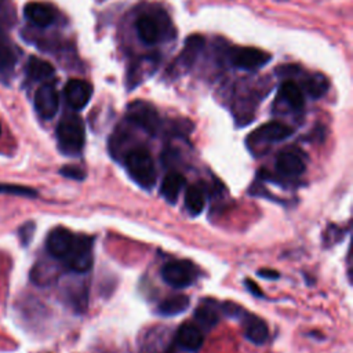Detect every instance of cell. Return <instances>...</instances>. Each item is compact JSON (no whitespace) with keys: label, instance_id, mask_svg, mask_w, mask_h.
<instances>
[{"label":"cell","instance_id":"17","mask_svg":"<svg viewBox=\"0 0 353 353\" xmlns=\"http://www.w3.org/2000/svg\"><path fill=\"white\" fill-rule=\"evenodd\" d=\"M15 63L17 52L6 33L0 29V76H10Z\"/></svg>","mask_w":353,"mask_h":353},{"label":"cell","instance_id":"8","mask_svg":"<svg viewBox=\"0 0 353 353\" xmlns=\"http://www.w3.org/2000/svg\"><path fill=\"white\" fill-rule=\"evenodd\" d=\"M74 237L76 234H73L69 229L57 226L48 233L46 240V248L52 258L63 259L72 248Z\"/></svg>","mask_w":353,"mask_h":353},{"label":"cell","instance_id":"18","mask_svg":"<svg viewBox=\"0 0 353 353\" xmlns=\"http://www.w3.org/2000/svg\"><path fill=\"white\" fill-rule=\"evenodd\" d=\"M205 205V194L201 186L199 185H192L186 189L185 193V207L189 211L190 215L196 216L201 214Z\"/></svg>","mask_w":353,"mask_h":353},{"label":"cell","instance_id":"25","mask_svg":"<svg viewBox=\"0 0 353 353\" xmlns=\"http://www.w3.org/2000/svg\"><path fill=\"white\" fill-rule=\"evenodd\" d=\"M1 194H14L22 197H37V192L29 186L14 185V183H0Z\"/></svg>","mask_w":353,"mask_h":353},{"label":"cell","instance_id":"1","mask_svg":"<svg viewBox=\"0 0 353 353\" xmlns=\"http://www.w3.org/2000/svg\"><path fill=\"white\" fill-rule=\"evenodd\" d=\"M57 141L63 154H80L85 142V128L81 117L77 114L63 116L57 125Z\"/></svg>","mask_w":353,"mask_h":353},{"label":"cell","instance_id":"31","mask_svg":"<svg viewBox=\"0 0 353 353\" xmlns=\"http://www.w3.org/2000/svg\"><path fill=\"white\" fill-rule=\"evenodd\" d=\"M1 3H3V0H0V6H1Z\"/></svg>","mask_w":353,"mask_h":353},{"label":"cell","instance_id":"13","mask_svg":"<svg viewBox=\"0 0 353 353\" xmlns=\"http://www.w3.org/2000/svg\"><path fill=\"white\" fill-rule=\"evenodd\" d=\"M23 14L32 23L40 28L51 25L55 19V10L50 4L40 1L28 3L23 8Z\"/></svg>","mask_w":353,"mask_h":353},{"label":"cell","instance_id":"28","mask_svg":"<svg viewBox=\"0 0 353 353\" xmlns=\"http://www.w3.org/2000/svg\"><path fill=\"white\" fill-rule=\"evenodd\" d=\"M258 276L263 277V279H269V280H276V279H279L280 274H279V272H276L273 269H261L258 272Z\"/></svg>","mask_w":353,"mask_h":353},{"label":"cell","instance_id":"14","mask_svg":"<svg viewBox=\"0 0 353 353\" xmlns=\"http://www.w3.org/2000/svg\"><path fill=\"white\" fill-rule=\"evenodd\" d=\"M175 339L181 347L192 350V352H197L204 342V336H203L200 328L192 323H183L178 328Z\"/></svg>","mask_w":353,"mask_h":353},{"label":"cell","instance_id":"24","mask_svg":"<svg viewBox=\"0 0 353 353\" xmlns=\"http://www.w3.org/2000/svg\"><path fill=\"white\" fill-rule=\"evenodd\" d=\"M194 319L204 327H212L218 323V312L216 309L210 303H203L194 310Z\"/></svg>","mask_w":353,"mask_h":353},{"label":"cell","instance_id":"5","mask_svg":"<svg viewBox=\"0 0 353 353\" xmlns=\"http://www.w3.org/2000/svg\"><path fill=\"white\" fill-rule=\"evenodd\" d=\"M128 119L150 135H156L160 128V117L153 105L145 101H135L128 106Z\"/></svg>","mask_w":353,"mask_h":353},{"label":"cell","instance_id":"7","mask_svg":"<svg viewBox=\"0 0 353 353\" xmlns=\"http://www.w3.org/2000/svg\"><path fill=\"white\" fill-rule=\"evenodd\" d=\"M34 108L41 119H52L59 108V97L54 84L47 83L39 87L34 94Z\"/></svg>","mask_w":353,"mask_h":353},{"label":"cell","instance_id":"12","mask_svg":"<svg viewBox=\"0 0 353 353\" xmlns=\"http://www.w3.org/2000/svg\"><path fill=\"white\" fill-rule=\"evenodd\" d=\"M306 168L303 159L292 150H283L276 157V170L285 176H298Z\"/></svg>","mask_w":353,"mask_h":353},{"label":"cell","instance_id":"23","mask_svg":"<svg viewBox=\"0 0 353 353\" xmlns=\"http://www.w3.org/2000/svg\"><path fill=\"white\" fill-rule=\"evenodd\" d=\"M330 87V81L324 74L320 73H314L312 76H309V79L305 81V88L306 92L312 97V98H320L323 97Z\"/></svg>","mask_w":353,"mask_h":353},{"label":"cell","instance_id":"10","mask_svg":"<svg viewBox=\"0 0 353 353\" xmlns=\"http://www.w3.org/2000/svg\"><path fill=\"white\" fill-rule=\"evenodd\" d=\"M292 128L280 123V121H270L263 125H261L258 130H255L248 141H252L254 145L259 143H274L287 139L292 134Z\"/></svg>","mask_w":353,"mask_h":353},{"label":"cell","instance_id":"15","mask_svg":"<svg viewBox=\"0 0 353 353\" xmlns=\"http://www.w3.org/2000/svg\"><path fill=\"white\" fill-rule=\"evenodd\" d=\"M186 179L179 172H170L160 185V194L170 204H175L181 190L183 189Z\"/></svg>","mask_w":353,"mask_h":353},{"label":"cell","instance_id":"2","mask_svg":"<svg viewBox=\"0 0 353 353\" xmlns=\"http://www.w3.org/2000/svg\"><path fill=\"white\" fill-rule=\"evenodd\" d=\"M128 175L143 189H152L156 182V168L150 153L143 148L130 150L124 157Z\"/></svg>","mask_w":353,"mask_h":353},{"label":"cell","instance_id":"22","mask_svg":"<svg viewBox=\"0 0 353 353\" xmlns=\"http://www.w3.org/2000/svg\"><path fill=\"white\" fill-rule=\"evenodd\" d=\"M203 47H204V39L199 34L189 36L185 41L183 51L181 52V57H179V62L182 63V66L189 68L194 62L196 57L199 55Z\"/></svg>","mask_w":353,"mask_h":353},{"label":"cell","instance_id":"4","mask_svg":"<svg viewBox=\"0 0 353 353\" xmlns=\"http://www.w3.org/2000/svg\"><path fill=\"white\" fill-rule=\"evenodd\" d=\"M163 280L174 288H186L197 277V269L189 261H171L161 268Z\"/></svg>","mask_w":353,"mask_h":353},{"label":"cell","instance_id":"9","mask_svg":"<svg viewBox=\"0 0 353 353\" xmlns=\"http://www.w3.org/2000/svg\"><path fill=\"white\" fill-rule=\"evenodd\" d=\"M68 105L74 110H81L87 106L92 95V85L85 80L72 79L66 83L63 90Z\"/></svg>","mask_w":353,"mask_h":353},{"label":"cell","instance_id":"30","mask_svg":"<svg viewBox=\"0 0 353 353\" xmlns=\"http://www.w3.org/2000/svg\"><path fill=\"white\" fill-rule=\"evenodd\" d=\"M0 135H1V125H0Z\"/></svg>","mask_w":353,"mask_h":353},{"label":"cell","instance_id":"19","mask_svg":"<svg viewBox=\"0 0 353 353\" xmlns=\"http://www.w3.org/2000/svg\"><path fill=\"white\" fill-rule=\"evenodd\" d=\"M280 95L294 110H301L305 105L303 92L292 80H287L280 85Z\"/></svg>","mask_w":353,"mask_h":353},{"label":"cell","instance_id":"20","mask_svg":"<svg viewBox=\"0 0 353 353\" xmlns=\"http://www.w3.org/2000/svg\"><path fill=\"white\" fill-rule=\"evenodd\" d=\"M189 307V298L186 295H174L164 299L157 306V313L161 316H176Z\"/></svg>","mask_w":353,"mask_h":353},{"label":"cell","instance_id":"11","mask_svg":"<svg viewBox=\"0 0 353 353\" xmlns=\"http://www.w3.org/2000/svg\"><path fill=\"white\" fill-rule=\"evenodd\" d=\"M135 29L145 44H154L163 39V23L152 14H142L135 22Z\"/></svg>","mask_w":353,"mask_h":353},{"label":"cell","instance_id":"29","mask_svg":"<svg viewBox=\"0 0 353 353\" xmlns=\"http://www.w3.org/2000/svg\"><path fill=\"white\" fill-rule=\"evenodd\" d=\"M245 287L248 288V291H250L252 295H255V296H263V295H262V291L259 290V287H258L254 281H251L250 279L245 280Z\"/></svg>","mask_w":353,"mask_h":353},{"label":"cell","instance_id":"3","mask_svg":"<svg viewBox=\"0 0 353 353\" xmlns=\"http://www.w3.org/2000/svg\"><path fill=\"white\" fill-rule=\"evenodd\" d=\"M92 237L88 236H76L72 248L66 254V256L62 259L73 272L77 273H85L92 266Z\"/></svg>","mask_w":353,"mask_h":353},{"label":"cell","instance_id":"16","mask_svg":"<svg viewBox=\"0 0 353 353\" xmlns=\"http://www.w3.org/2000/svg\"><path fill=\"white\" fill-rule=\"evenodd\" d=\"M244 335L250 342L263 345L268 339V327L262 319L250 314L244 319Z\"/></svg>","mask_w":353,"mask_h":353},{"label":"cell","instance_id":"21","mask_svg":"<svg viewBox=\"0 0 353 353\" xmlns=\"http://www.w3.org/2000/svg\"><path fill=\"white\" fill-rule=\"evenodd\" d=\"M26 74L32 80H44L54 74V66L37 57H30L26 63Z\"/></svg>","mask_w":353,"mask_h":353},{"label":"cell","instance_id":"26","mask_svg":"<svg viewBox=\"0 0 353 353\" xmlns=\"http://www.w3.org/2000/svg\"><path fill=\"white\" fill-rule=\"evenodd\" d=\"M59 174L73 181H83L85 178V172L77 165H63L59 170Z\"/></svg>","mask_w":353,"mask_h":353},{"label":"cell","instance_id":"27","mask_svg":"<svg viewBox=\"0 0 353 353\" xmlns=\"http://www.w3.org/2000/svg\"><path fill=\"white\" fill-rule=\"evenodd\" d=\"M34 222H25L19 230H18V236H19V240H21V244L22 245H28L30 241H32V237H33V233H34Z\"/></svg>","mask_w":353,"mask_h":353},{"label":"cell","instance_id":"6","mask_svg":"<svg viewBox=\"0 0 353 353\" xmlns=\"http://www.w3.org/2000/svg\"><path fill=\"white\" fill-rule=\"evenodd\" d=\"M230 62L244 70H256L270 61V54L254 47H234L229 52Z\"/></svg>","mask_w":353,"mask_h":353}]
</instances>
